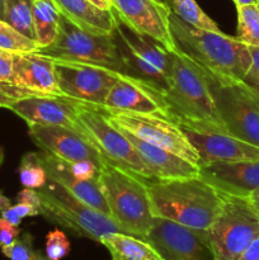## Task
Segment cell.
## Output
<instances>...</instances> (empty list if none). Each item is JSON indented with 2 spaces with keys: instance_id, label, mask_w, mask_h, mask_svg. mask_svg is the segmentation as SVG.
I'll return each mask as SVG.
<instances>
[{
  "instance_id": "1",
  "label": "cell",
  "mask_w": 259,
  "mask_h": 260,
  "mask_svg": "<svg viewBox=\"0 0 259 260\" xmlns=\"http://www.w3.org/2000/svg\"><path fill=\"white\" fill-rule=\"evenodd\" d=\"M163 99L168 117L182 128L228 134L218 114L207 73L179 50L172 51L170 73Z\"/></svg>"
},
{
  "instance_id": "2",
  "label": "cell",
  "mask_w": 259,
  "mask_h": 260,
  "mask_svg": "<svg viewBox=\"0 0 259 260\" xmlns=\"http://www.w3.org/2000/svg\"><path fill=\"white\" fill-rule=\"evenodd\" d=\"M147 192L154 217L203 231H207L217 217L226 196L200 175L149 180Z\"/></svg>"
},
{
  "instance_id": "3",
  "label": "cell",
  "mask_w": 259,
  "mask_h": 260,
  "mask_svg": "<svg viewBox=\"0 0 259 260\" xmlns=\"http://www.w3.org/2000/svg\"><path fill=\"white\" fill-rule=\"evenodd\" d=\"M177 50L192 58L208 75L220 80L241 81L251 62L249 47L223 32L201 29L169 15Z\"/></svg>"
},
{
  "instance_id": "4",
  "label": "cell",
  "mask_w": 259,
  "mask_h": 260,
  "mask_svg": "<svg viewBox=\"0 0 259 260\" xmlns=\"http://www.w3.org/2000/svg\"><path fill=\"white\" fill-rule=\"evenodd\" d=\"M109 208V216L123 233L146 238L154 221L147 182L134 173L106 164L96 178Z\"/></svg>"
},
{
  "instance_id": "5",
  "label": "cell",
  "mask_w": 259,
  "mask_h": 260,
  "mask_svg": "<svg viewBox=\"0 0 259 260\" xmlns=\"http://www.w3.org/2000/svg\"><path fill=\"white\" fill-rule=\"evenodd\" d=\"M37 190L41 197L40 216L74 235L99 243L107 234L123 233L111 216L96 211L50 178Z\"/></svg>"
},
{
  "instance_id": "6",
  "label": "cell",
  "mask_w": 259,
  "mask_h": 260,
  "mask_svg": "<svg viewBox=\"0 0 259 260\" xmlns=\"http://www.w3.org/2000/svg\"><path fill=\"white\" fill-rule=\"evenodd\" d=\"M36 52L61 61L91 63L126 74L116 40L112 35H96L74 24L61 14L60 29L56 40Z\"/></svg>"
},
{
  "instance_id": "7",
  "label": "cell",
  "mask_w": 259,
  "mask_h": 260,
  "mask_svg": "<svg viewBox=\"0 0 259 260\" xmlns=\"http://www.w3.org/2000/svg\"><path fill=\"white\" fill-rule=\"evenodd\" d=\"M207 235L213 260H239L259 235V215L246 198L226 194Z\"/></svg>"
},
{
  "instance_id": "8",
  "label": "cell",
  "mask_w": 259,
  "mask_h": 260,
  "mask_svg": "<svg viewBox=\"0 0 259 260\" xmlns=\"http://www.w3.org/2000/svg\"><path fill=\"white\" fill-rule=\"evenodd\" d=\"M208 79L226 132L259 147V91L243 80Z\"/></svg>"
},
{
  "instance_id": "9",
  "label": "cell",
  "mask_w": 259,
  "mask_h": 260,
  "mask_svg": "<svg viewBox=\"0 0 259 260\" xmlns=\"http://www.w3.org/2000/svg\"><path fill=\"white\" fill-rule=\"evenodd\" d=\"M78 119L84 136L98 150L107 164L134 173L150 182L156 180L145 167L131 141L109 122L103 112L78 102Z\"/></svg>"
},
{
  "instance_id": "10",
  "label": "cell",
  "mask_w": 259,
  "mask_h": 260,
  "mask_svg": "<svg viewBox=\"0 0 259 260\" xmlns=\"http://www.w3.org/2000/svg\"><path fill=\"white\" fill-rule=\"evenodd\" d=\"M113 36L126 75L140 79L163 93L170 73L172 52L156 41L131 30L119 20Z\"/></svg>"
},
{
  "instance_id": "11",
  "label": "cell",
  "mask_w": 259,
  "mask_h": 260,
  "mask_svg": "<svg viewBox=\"0 0 259 260\" xmlns=\"http://www.w3.org/2000/svg\"><path fill=\"white\" fill-rule=\"evenodd\" d=\"M106 116L118 128L200 167V155L196 147L188 140L182 127L165 114L111 113Z\"/></svg>"
},
{
  "instance_id": "12",
  "label": "cell",
  "mask_w": 259,
  "mask_h": 260,
  "mask_svg": "<svg viewBox=\"0 0 259 260\" xmlns=\"http://www.w3.org/2000/svg\"><path fill=\"white\" fill-rule=\"evenodd\" d=\"M53 60V58H52ZM61 95L101 111L121 73L91 63L53 60Z\"/></svg>"
},
{
  "instance_id": "13",
  "label": "cell",
  "mask_w": 259,
  "mask_h": 260,
  "mask_svg": "<svg viewBox=\"0 0 259 260\" xmlns=\"http://www.w3.org/2000/svg\"><path fill=\"white\" fill-rule=\"evenodd\" d=\"M145 240L164 260H213L207 231L185 228L161 217H154Z\"/></svg>"
},
{
  "instance_id": "14",
  "label": "cell",
  "mask_w": 259,
  "mask_h": 260,
  "mask_svg": "<svg viewBox=\"0 0 259 260\" xmlns=\"http://www.w3.org/2000/svg\"><path fill=\"white\" fill-rule=\"evenodd\" d=\"M116 17L127 28L167 48L177 50L169 25L170 10L156 0H111Z\"/></svg>"
},
{
  "instance_id": "15",
  "label": "cell",
  "mask_w": 259,
  "mask_h": 260,
  "mask_svg": "<svg viewBox=\"0 0 259 260\" xmlns=\"http://www.w3.org/2000/svg\"><path fill=\"white\" fill-rule=\"evenodd\" d=\"M28 135L41 151L50 152L68 162L90 161L99 169L107 164L81 131L62 126L28 124Z\"/></svg>"
},
{
  "instance_id": "16",
  "label": "cell",
  "mask_w": 259,
  "mask_h": 260,
  "mask_svg": "<svg viewBox=\"0 0 259 260\" xmlns=\"http://www.w3.org/2000/svg\"><path fill=\"white\" fill-rule=\"evenodd\" d=\"M28 124L62 126L81 131L78 102L62 95H28L9 102L5 107Z\"/></svg>"
},
{
  "instance_id": "17",
  "label": "cell",
  "mask_w": 259,
  "mask_h": 260,
  "mask_svg": "<svg viewBox=\"0 0 259 260\" xmlns=\"http://www.w3.org/2000/svg\"><path fill=\"white\" fill-rule=\"evenodd\" d=\"M101 112L111 113L167 114L163 93L134 76L119 74Z\"/></svg>"
},
{
  "instance_id": "18",
  "label": "cell",
  "mask_w": 259,
  "mask_h": 260,
  "mask_svg": "<svg viewBox=\"0 0 259 260\" xmlns=\"http://www.w3.org/2000/svg\"><path fill=\"white\" fill-rule=\"evenodd\" d=\"M28 95H61L51 57L38 52L14 55L12 102Z\"/></svg>"
},
{
  "instance_id": "19",
  "label": "cell",
  "mask_w": 259,
  "mask_h": 260,
  "mask_svg": "<svg viewBox=\"0 0 259 260\" xmlns=\"http://www.w3.org/2000/svg\"><path fill=\"white\" fill-rule=\"evenodd\" d=\"M200 177L221 193L246 198L259 188V160L218 161L200 167Z\"/></svg>"
},
{
  "instance_id": "20",
  "label": "cell",
  "mask_w": 259,
  "mask_h": 260,
  "mask_svg": "<svg viewBox=\"0 0 259 260\" xmlns=\"http://www.w3.org/2000/svg\"><path fill=\"white\" fill-rule=\"evenodd\" d=\"M200 155V167L218 161L259 160V147L223 132H198L183 128Z\"/></svg>"
},
{
  "instance_id": "21",
  "label": "cell",
  "mask_w": 259,
  "mask_h": 260,
  "mask_svg": "<svg viewBox=\"0 0 259 260\" xmlns=\"http://www.w3.org/2000/svg\"><path fill=\"white\" fill-rule=\"evenodd\" d=\"M121 131L134 145L135 150L141 157L145 167L151 173L154 179L169 180L200 175V167L197 165L187 161L185 159L168 151V150L149 144L124 129H121Z\"/></svg>"
},
{
  "instance_id": "22",
  "label": "cell",
  "mask_w": 259,
  "mask_h": 260,
  "mask_svg": "<svg viewBox=\"0 0 259 260\" xmlns=\"http://www.w3.org/2000/svg\"><path fill=\"white\" fill-rule=\"evenodd\" d=\"M40 160L46 170L47 178L60 183L69 192L88 203L99 212H103L109 216V208L107 206L104 196L96 179H79L73 174L70 165L65 160L53 156L52 154L46 151L38 152Z\"/></svg>"
},
{
  "instance_id": "23",
  "label": "cell",
  "mask_w": 259,
  "mask_h": 260,
  "mask_svg": "<svg viewBox=\"0 0 259 260\" xmlns=\"http://www.w3.org/2000/svg\"><path fill=\"white\" fill-rule=\"evenodd\" d=\"M63 17L96 35H112L118 25L113 9H102L90 0H55Z\"/></svg>"
},
{
  "instance_id": "24",
  "label": "cell",
  "mask_w": 259,
  "mask_h": 260,
  "mask_svg": "<svg viewBox=\"0 0 259 260\" xmlns=\"http://www.w3.org/2000/svg\"><path fill=\"white\" fill-rule=\"evenodd\" d=\"M99 243L112 260H164L149 241L126 233L107 234Z\"/></svg>"
},
{
  "instance_id": "25",
  "label": "cell",
  "mask_w": 259,
  "mask_h": 260,
  "mask_svg": "<svg viewBox=\"0 0 259 260\" xmlns=\"http://www.w3.org/2000/svg\"><path fill=\"white\" fill-rule=\"evenodd\" d=\"M36 42L41 47L51 45L60 29L61 13L55 0H32Z\"/></svg>"
},
{
  "instance_id": "26",
  "label": "cell",
  "mask_w": 259,
  "mask_h": 260,
  "mask_svg": "<svg viewBox=\"0 0 259 260\" xmlns=\"http://www.w3.org/2000/svg\"><path fill=\"white\" fill-rule=\"evenodd\" d=\"M4 20L20 35L36 41L32 0H5Z\"/></svg>"
},
{
  "instance_id": "27",
  "label": "cell",
  "mask_w": 259,
  "mask_h": 260,
  "mask_svg": "<svg viewBox=\"0 0 259 260\" xmlns=\"http://www.w3.org/2000/svg\"><path fill=\"white\" fill-rule=\"evenodd\" d=\"M165 5L169 8L170 13L182 19L187 24L193 25L201 29L213 30L218 32L221 30L216 22H213L202 8L197 4L196 0H164Z\"/></svg>"
},
{
  "instance_id": "28",
  "label": "cell",
  "mask_w": 259,
  "mask_h": 260,
  "mask_svg": "<svg viewBox=\"0 0 259 260\" xmlns=\"http://www.w3.org/2000/svg\"><path fill=\"white\" fill-rule=\"evenodd\" d=\"M236 38L248 47H259V4L236 5Z\"/></svg>"
},
{
  "instance_id": "29",
  "label": "cell",
  "mask_w": 259,
  "mask_h": 260,
  "mask_svg": "<svg viewBox=\"0 0 259 260\" xmlns=\"http://www.w3.org/2000/svg\"><path fill=\"white\" fill-rule=\"evenodd\" d=\"M18 175H19L20 184L24 188L38 189L45 185V183L47 182V174L37 151L27 152L23 155L18 167Z\"/></svg>"
},
{
  "instance_id": "30",
  "label": "cell",
  "mask_w": 259,
  "mask_h": 260,
  "mask_svg": "<svg viewBox=\"0 0 259 260\" xmlns=\"http://www.w3.org/2000/svg\"><path fill=\"white\" fill-rule=\"evenodd\" d=\"M40 48L36 41L27 38L8 24L4 19H0V50L13 53L36 52Z\"/></svg>"
},
{
  "instance_id": "31",
  "label": "cell",
  "mask_w": 259,
  "mask_h": 260,
  "mask_svg": "<svg viewBox=\"0 0 259 260\" xmlns=\"http://www.w3.org/2000/svg\"><path fill=\"white\" fill-rule=\"evenodd\" d=\"M0 250L9 260H48L46 255L36 250L33 236L28 233L20 234L12 245L2 248Z\"/></svg>"
},
{
  "instance_id": "32",
  "label": "cell",
  "mask_w": 259,
  "mask_h": 260,
  "mask_svg": "<svg viewBox=\"0 0 259 260\" xmlns=\"http://www.w3.org/2000/svg\"><path fill=\"white\" fill-rule=\"evenodd\" d=\"M14 55L0 50V104L3 108L12 102L13 78H14Z\"/></svg>"
},
{
  "instance_id": "33",
  "label": "cell",
  "mask_w": 259,
  "mask_h": 260,
  "mask_svg": "<svg viewBox=\"0 0 259 260\" xmlns=\"http://www.w3.org/2000/svg\"><path fill=\"white\" fill-rule=\"evenodd\" d=\"M46 258L48 260H61L70 253V241L68 236L58 229L46 235Z\"/></svg>"
},
{
  "instance_id": "34",
  "label": "cell",
  "mask_w": 259,
  "mask_h": 260,
  "mask_svg": "<svg viewBox=\"0 0 259 260\" xmlns=\"http://www.w3.org/2000/svg\"><path fill=\"white\" fill-rule=\"evenodd\" d=\"M251 62L244 76V83L259 91V47H249Z\"/></svg>"
},
{
  "instance_id": "35",
  "label": "cell",
  "mask_w": 259,
  "mask_h": 260,
  "mask_svg": "<svg viewBox=\"0 0 259 260\" xmlns=\"http://www.w3.org/2000/svg\"><path fill=\"white\" fill-rule=\"evenodd\" d=\"M19 226H14L0 217V249L9 246L14 243L20 235Z\"/></svg>"
},
{
  "instance_id": "36",
  "label": "cell",
  "mask_w": 259,
  "mask_h": 260,
  "mask_svg": "<svg viewBox=\"0 0 259 260\" xmlns=\"http://www.w3.org/2000/svg\"><path fill=\"white\" fill-rule=\"evenodd\" d=\"M17 202L22 203H28V205L33 206V207L37 208L40 211L41 207V197L40 193L37 189H32V188H24V189L20 190L17 194Z\"/></svg>"
},
{
  "instance_id": "37",
  "label": "cell",
  "mask_w": 259,
  "mask_h": 260,
  "mask_svg": "<svg viewBox=\"0 0 259 260\" xmlns=\"http://www.w3.org/2000/svg\"><path fill=\"white\" fill-rule=\"evenodd\" d=\"M13 211H14L17 217L20 218V220H23L25 217H36V216H40V211L36 207H33V206L28 205V203L17 202L15 205H13Z\"/></svg>"
},
{
  "instance_id": "38",
  "label": "cell",
  "mask_w": 259,
  "mask_h": 260,
  "mask_svg": "<svg viewBox=\"0 0 259 260\" xmlns=\"http://www.w3.org/2000/svg\"><path fill=\"white\" fill-rule=\"evenodd\" d=\"M239 260H259V235L251 241Z\"/></svg>"
},
{
  "instance_id": "39",
  "label": "cell",
  "mask_w": 259,
  "mask_h": 260,
  "mask_svg": "<svg viewBox=\"0 0 259 260\" xmlns=\"http://www.w3.org/2000/svg\"><path fill=\"white\" fill-rule=\"evenodd\" d=\"M246 200H248V202L250 203L251 207L254 208V211L259 215V188H256L254 192H251L250 194L246 197Z\"/></svg>"
},
{
  "instance_id": "40",
  "label": "cell",
  "mask_w": 259,
  "mask_h": 260,
  "mask_svg": "<svg viewBox=\"0 0 259 260\" xmlns=\"http://www.w3.org/2000/svg\"><path fill=\"white\" fill-rule=\"evenodd\" d=\"M10 206H12V202H10V200L8 197H5L4 194H3V192H0V213L4 212L7 208H9Z\"/></svg>"
},
{
  "instance_id": "41",
  "label": "cell",
  "mask_w": 259,
  "mask_h": 260,
  "mask_svg": "<svg viewBox=\"0 0 259 260\" xmlns=\"http://www.w3.org/2000/svg\"><path fill=\"white\" fill-rule=\"evenodd\" d=\"M90 2L102 9H113L111 0H90Z\"/></svg>"
},
{
  "instance_id": "42",
  "label": "cell",
  "mask_w": 259,
  "mask_h": 260,
  "mask_svg": "<svg viewBox=\"0 0 259 260\" xmlns=\"http://www.w3.org/2000/svg\"><path fill=\"white\" fill-rule=\"evenodd\" d=\"M235 5H246V4H258L259 0H233Z\"/></svg>"
},
{
  "instance_id": "43",
  "label": "cell",
  "mask_w": 259,
  "mask_h": 260,
  "mask_svg": "<svg viewBox=\"0 0 259 260\" xmlns=\"http://www.w3.org/2000/svg\"><path fill=\"white\" fill-rule=\"evenodd\" d=\"M4 9H5V0H0V19H4Z\"/></svg>"
},
{
  "instance_id": "44",
  "label": "cell",
  "mask_w": 259,
  "mask_h": 260,
  "mask_svg": "<svg viewBox=\"0 0 259 260\" xmlns=\"http://www.w3.org/2000/svg\"><path fill=\"white\" fill-rule=\"evenodd\" d=\"M3 161H4V150L3 147H0V167H2Z\"/></svg>"
},
{
  "instance_id": "45",
  "label": "cell",
  "mask_w": 259,
  "mask_h": 260,
  "mask_svg": "<svg viewBox=\"0 0 259 260\" xmlns=\"http://www.w3.org/2000/svg\"><path fill=\"white\" fill-rule=\"evenodd\" d=\"M156 2H157V3H163V4H165L164 0H156Z\"/></svg>"
},
{
  "instance_id": "46",
  "label": "cell",
  "mask_w": 259,
  "mask_h": 260,
  "mask_svg": "<svg viewBox=\"0 0 259 260\" xmlns=\"http://www.w3.org/2000/svg\"><path fill=\"white\" fill-rule=\"evenodd\" d=\"M0 106H2V104H0ZM2 108H3V106H2Z\"/></svg>"
},
{
  "instance_id": "47",
  "label": "cell",
  "mask_w": 259,
  "mask_h": 260,
  "mask_svg": "<svg viewBox=\"0 0 259 260\" xmlns=\"http://www.w3.org/2000/svg\"><path fill=\"white\" fill-rule=\"evenodd\" d=\"M0 108H2V106H0Z\"/></svg>"
},
{
  "instance_id": "48",
  "label": "cell",
  "mask_w": 259,
  "mask_h": 260,
  "mask_svg": "<svg viewBox=\"0 0 259 260\" xmlns=\"http://www.w3.org/2000/svg\"><path fill=\"white\" fill-rule=\"evenodd\" d=\"M258 4H259V3H258Z\"/></svg>"
}]
</instances>
